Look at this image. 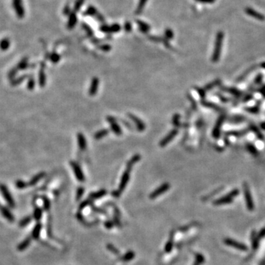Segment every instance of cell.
Returning a JSON list of instances; mask_svg holds the SVG:
<instances>
[{
  "mask_svg": "<svg viewBox=\"0 0 265 265\" xmlns=\"http://www.w3.org/2000/svg\"><path fill=\"white\" fill-rule=\"evenodd\" d=\"M97 10L95 7L93 6H89L88 8V9L85 10V15H97Z\"/></svg>",
  "mask_w": 265,
  "mask_h": 265,
  "instance_id": "30",
  "label": "cell"
},
{
  "mask_svg": "<svg viewBox=\"0 0 265 265\" xmlns=\"http://www.w3.org/2000/svg\"><path fill=\"white\" fill-rule=\"evenodd\" d=\"M246 132H247L246 130H245V131H233V132H228V134L233 136H242V135L246 133Z\"/></svg>",
  "mask_w": 265,
  "mask_h": 265,
  "instance_id": "42",
  "label": "cell"
},
{
  "mask_svg": "<svg viewBox=\"0 0 265 265\" xmlns=\"http://www.w3.org/2000/svg\"><path fill=\"white\" fill-rule=\"evenodd\" d=\"M10 46V41L8 38H4L0 41V49L2 51H5L8 50Z\"/></svg>",
  "mask_w": 265,
  "mask_h": 265,
  "instance_id": "24",
  "label": "cell"
},
{
  "mask_svg": "<svg viewBox=\"0 0 265 265\" xmlns=\"http://www.w3.org/2000/svg\"><path fill=\"white\" fill-rule=\"evenodd\" d=\"M138 25H139V29H140V31H142V33H148L149 32V30L150 29V25L147 23H145V22H142V21L140 20H137L136 21Z\"/></svg>",
  "mask_w": 265,
  "mask_h": 265,
  "instance_id": "21",
  "label": "cell"
},
{
  "mask_svg": "<svg viewBox=\"0 0 265 265\" xmlns=\"http://www.w3.org/2000/svg\"><path fill=\"white\" fill-rule=\"evenodd\" d=\"M35 85H36V81H35V79L34 77H33V74H31V75L29 77L28 81H27V89L29 91H33L34 89Z\"/></svg>",
  "mask_w": 265,
  "mask_h": 265,
  "instance_id": "25",
  "label": "cell"
},
{
  "mask_svg": "<svg viewBox=\"0 0 265 265\" xmlns=\"http://www.w3.org/2000/svg\"><path fill=\"white\" fill-rule=\"evenodd\" d=\"M225 90L226 91L230 92V93H231L232 95H235V96H240V95H241V91H239V90L236 89V88H225Z\"/></svg>",
  "mask_w": 265,
  "mask_h": 265,
  "instance_id": "39",
  "label": "cell"
},
{
  "mask_svg": "<svg viewBox=\"0 0 265 265\" xmlns=\"http://www.w3.org/2000/svg\"><path fill=\"white\" fill-rule=\"evenodd\" d=\"M44 176H45V172H39V173H38L37 175L33 176L32 178H31V180L27 183V184H28L29 186H35V185L37 184L40 180H41Z\"/></svg>",
  "mask_w": 265,
  "mask_h": 265,
  "instance_id": "14",
  "label": "cell"
},
{
  "mask_svg": "<svg viewBox=\"0 0 265 265\" xmlns=\"http://www.w3.org/2000/svg\"><path fill=\"white\" fill-rule=\"evenodd\" d=\"M131 169H132L131 167H127L126 170H125V172L122 174L121 181H120L119 187V189H118V191H119L120 193L125 189V188L126 187L127 184H128L129 179H130V171H131Z\"/></svg>",
  "mask_w": 265,
  "mask_h": 265,
  "instance_id": "3",
  "label": "cell"
},
{
  "mask_svg": "<svg viewBox=\"0 0 265 265\" xmlns=\"http://www.w3.org/2000/svg\"><path fill=\"white\" fill-rule=\"evenodd\" d=\"M261 79H262V75H261V74H260V75L258 76V77L256 78V83H259V82H260L261 81Z\"/></svg>",
  "mask_w": 265,
  "mask_h": 265,
  "instance_id": "55",
  "label": "cell"
},
{
  "mask_svg": "<svg viewBox=\"0 0 265 265\" xmlns=\"http://www.w3.org/2000/svg\"><path fill=\"white\" fill-rule=\"evenodd\" d=\"M0 212H1V214L4 216L5 219H8L9 222H14V217H13V214L10 213V212L8 210V208H7L6 207L3 206L1 203H0Z\"/></svg>",
  "mask_w": 265,
  "mask_h": 265,
  "instance_id": "8",
  "label": "cell"
},
{
  "mask_svg": "<svg viewBox=\"0 0 265 265\" xmlns=\"http://www.w3.org/2000/svg\"><path fill=\"white\" fill-rule=\"evenodd\" d=\"M41 228H42V225L40 222H38L37 224L35 225L34 228H33V232H32V238L34 239H38L39 238L40 233H41Z\"/></svg>",
  "mask_w": 265,
  "mask_h": 265,
  "instance_id": "17",
  "label": "cell"
},
{
  "mask_svg": "<svg viewBox=\"0 0 265 265\" xmlns=\"http://www.w3.org/2000/svg\"><path fill=\"white\" fill-rule=\"evenodd\" d=\"M77 140L80 148H81L82 150H85L86 149V140H85L84 135L81 133V132H79L77 134Z\"/></svg>",
  "mask_w": 265,
  "mask_h": 265,
  "instance_id": "19",
  "label": "cell"
},
{
  "mask_svg": "<svg viewBox=\"0 0 265 265\" xmlns=\"http://www.w3.org/2000/svg\"><path fill=\"white\" fill-rule=\"evenodd\" d=\"M224 34L222 32L217 33V37H216L215 45H214V50L213 52V55L212 57V61L214 63L217 62L219 60L221 55V50H222V45Z\"/></svg>",
  "mask_w": 265,
  "mask_h": 265,
  "instance_id": "1",
  "label": "cell"
},
{
  "mask_svg": "<svg viewBox=\"0 0 265 265\" xmlns=\"http://www.w3.org/2000/svg\"><path fill=\"white\" fill-rule=\"evenodd\" d=\"M32 220H33L32 217H27L25 218H23V219L20 221V222H19V226L22 228L25 227V226H27V225H29V223L32 222Z\"/></svg>",
  "mask_w": 265,
  "mask_h": 265,
  "instance_id": "26",
  "label": "cell"
},
{
  "mask_svg": "<svg viewBox=\"0 0 265 265\" xmlns=\"http://www.w3.org/2000/svg\"><path fill=\"white\" fill-rule=\"evenodd\" d=\"M100 30L102 31V32L106 33H111V29H110V26L106 25V24H103V25H102V27H100Z\"/></svg>",
  "mask_w": 265,
  "mask_h": 265,
  "instance_id": "45",
  "label": "cell"
},
{
  "mask_svg": "<svg viewBox=\"0 0 265 265\" xmlns=\"http://www.w3.org/2000/svg\"><path fill=\"white\" fill-rule=\"evenodd\" d=\"M43 68H44V64H42V67H41V69L39 70L38 73V83L41 87H43L46 84V74H45L44 71H43Z\"/></svg>",
  "mask_w": 265,
  "mask_h": 265,
  "instance_id": "12",
  "label": "cell"
},
{
  "mask_svg": "<svg viewBox=\"0 0 265 265\" xmlns=\"http://www.w3.org/2000/svg\"><path fill=\"white\" fill-rule=\"evenodd\" d=\"M169 189H170V184H167V183H165V184H162L161 186H160V187H158L156 190H155L153 193H151L150 196V197L151 199L156 198L157 197L159 196V195L163 194V192L167 191Z\"/></svg>",
  "mask_w": 265,
  "mask_h": 265,
  "instance_id": "5",
  "label": "cell"
},
{
  "mask_svg": "<svg viewBox=\"0 0 265 265\" xmlns=\"http://www.w3.org/2000/svg\"><path fill=\"white\" fill-rule=\"evenodd\" d=\"M245 13H246L247 14H248L249 15H250V16L253 17V18L258 19V20L259 21H264L265 19V17L262 14L258 13L256 10L252 9V8H245Z\"/></svg>",
  "mask_w": 265,
  "mask_h": 265,
  "instance_id": "10",
  "label": "cell"
},
{
  "mask_svg": "<svg viewBox=\"0 0 265 265\" xmlns=\"http://www.w3.org/2000/svg\"><path fill=\"white\" fill-rule=\"evenodd\" d=\"M165 36L166 38H168V39H172L174 37V33L172 32V29H167L165 30Z\"/></svg>",
  "mask_w": 265,
  "mask_h": 265,
  "instance_id": "41",
  "label": "cell"
},
{
  "mask_svg": "<svg viewBox=\"0 0 265 265\" xmlns=\"http://www.w3.org/2000/svg\"><path fill=\"white\" fill-rule=\"evenodd\" d=\"M261 66L262 68H264V69H265V62H264V63H262V64H261Z\"/></svg>",
  "mask_w": 265,
  "mask_h": 265,
  "instance_id": "57",
  "label": "cell"
},
{
  "mask_svg": "<svg viewBox=\"0 0 265 265\" xmlns=\"http://www.w3.org/2000/svg\"><path fill=\"white\" fill-rule=\"evenodd\" d=\"M64 13L65 15H69L71 13V10H70V8H69V5H66V6L65 7V8H64Z\"/></svg>",
  "mask_w": 265,
  "mask_h": 265,
  "instance_id": "51",
  "label": "cell"
},
{
  "mask_svg": "<svg viewBox=\"0 0 265 265\" xmlns=\"http://www.w3.org/2000/svg\"><path fill=\"white\" fill-rule=\"evenodd\" d=\"M224 119H225V117L223 116H220V117L218 119L217 123H216L215 126H214V128L213 132H212V136H213L214 138L217 139V138L219 137V134H220V129H221V127H222L223 121H224Z\"/></svg>",
  "mask_w": 265,
  "mask_h": 265,
  "instance_id": "7",
  "label": "cell"
},
{
  "mask_svg": "<svg viewBox=\"0 0 265 265\" xmlns=\"http://www.w3.org/2000/svg\"><path fill=\"white\" fill-rule=\"evenodd\" d=\"M125 30L126 31V32H128V33H129V32H130V31H131V29H132V25H131V23H130V22H127L125 24Z\"/></svg>",
  "mask_w": 265,
  "mask_h": 265,
  "instance_id": "49",
  "label": "cell"
},
{
  "mask_svg": "<svg viewBox=\"0 0 265 265\" xmlns=\"http://www.w3.org/2000/svg\"><path fill=\"white\" fill-rule=\"evenodd\" d=\"M108 132H109L108 130H105V129H104V130H99V131L96 132V134L95 135V138L96 139H102V138L105 136L106 135H108Z\"/></svg>",
  "mask_w": 265,
  "mask_h": 265,
  "instance_id": "29",
  "label": "cell"
},
{
  "mask_svg": "<svg viewBox=\"0 0 265 265\" xmlns=\"http://www.w3.org/2000/svg\"><path fill=\"white\" fill-rule=\"evenodd\" d=\"M28 76H29L28 74H24V75L19 77L14 78V79L12 80L11 82H10V85H11L12 86H16V85H20L24 80H26L27 77H29Z\"/></svg>",
  "mask_w": 265,
  "mask_h": 265,
  "instance_id": "20",
  "label": "cell"
},
{
  "mask_svg": "<svg viewBox=\"0 0 265 265\" xmlns=\"http://www.w3.org/2000/svg\"><path fill=\"white\" fill-rule=\"evenodd\" d=\"M219 81L213 82V83H210V84L207 85L206 86H205V90H210V89H212V88H213V87L215 86V85H217L218 84H219Z\"/></svg>",
  "mask_w": 265,
  "mask_h": 265,
  "instance_id": "46",
  "label": "cell"
},
{
  "mask_svg": "<svg viewBox=\"0 0 265 265\" xmlns=\"http://www.w3.org/2000/svg\"><path fill=\"white\" fill-rule=\"evenodd\" d=\"M27 67H28V60H27V57L22 59V60H21V61L19 62L16 66L17 69H18L19 71V70H24V69H27Z\"/></svg>",
  "mask_w": 265,
  "mask_h": 265,
  "instance_id": "22",
  "label": "cell"
},
{
  "mask_svg": "<svg viewBox=\"0 0 265 265\" xmlns=\"http://www.w3.org/2000/svg\"><path fill=\"white\" fill-rule=\"evenodd\" d=\"M83 3H84V0H77V1L75 2V4H74V11L77 12L78 10L81 9V6L83 5Z\"/></svg>",
  "mask_w": 265,
  "mask_h": 265,
  "instance_id": "38",
  "label": "cell"
},
{
  "mask_svg": "<svg viewBox=\"0 0 265 265\" xmlns=\"http://www.w3.org/2000/svg\"><path fill=\"white\" fill-rule=\"evenodd\" d=\"M245 198H246L247 203L248 204L249 206L252 205V200H251V196L250 191H249L248 187L247 186V185H245Z\"/></svg>",
  "mask_w": 265,
  "mask_h": 265,
  "instance_id": "28",
  "label": "cell"
},
{
  "mask_svg": "<svg viewBox=\"0 0 265 265\" xmlns=\"http://www.w3.org/2000/svg\"><path fill=\"white\" fill-rule=\"evenodd\" d=\"M98 85H99V80L98 78L94 77L92 79L91 84V87L89 89V95L91 96H94L96 95L97 93V89H98Z\"/></svg>",
  "mask_w": 265,
  "mask_h": 265,
  "instance_id": "15",
  "label": "cell"
},
{
  "mask_svg": "<svg viewBox=\"0 0 265 265\" xmlns=\"http://www.w3.org/2000/svg\"><path fill=\"white\" fill-rule=\"evenodd\" d=\"M77 22V19L75 12H72L69 15V19L68 21V28L72 29L75 26Z\"/></svg>",
  "mask_w": 265,
  "mask_h": 265,
  "instance_id": "18",
  "label": "cell"
},
{
  "mask_svg": "<svg viewBox=\"0 0 265 265\" xmlns=\"http://www.w3.org/2000/svg\"><path fill=\"white\" fill-rule=\"evenodd\" d=\"M60 56L58 55V54H57L56 52H54V53H52L51 55H50V60H51V61L52 63H57L60 60Z\"/></svg>",
  "mask_w": 265,
  "mask_h": 265,
  "instance_id": "36",
  "label": "cell"
},
{
  "mask_svg": "<svg viewBox=\"0 0 265 265\" xmlns=\"http://www.w3.org/2000/svg\"><path fill=\"white\" fill-rule=\"evenodd\" d=\"M247 150H248L252 155H253V156H257L258 155V151L256 150V149L255 147H253V145H251V144H247Z\"/></svg>",
  "mask_w": 265,
  "mask_h": 265,
  "instance_id": "40",
  "label": "cell"
},
{
  "mask_svg": "<svg viewBox=\"0 0 265 265\" xmlns=\"http://www.w3.org/2000/svg\"><path fill=\"white\" fill-rule=\"evenodd\" d=\"M147 0H139V4H138V7L136 10L135 13L136 15H139L142 13L143 10H144V7H145L146 3H147Z\"/></svg>",
  "mask_w": 265,
  "mask_h": 265,
  "instance_id": "23",
  "label": "cell"
},
{
  "mask_svg": "<svg viewBox=\"0 0 265 265\" xmlns=\"http://www.w3.org/2000/svg\"><path fill=\"white\" fill-rule=\"evenodd\" d=\"M31 241H32V236L27 237L23 242H21V243L18 245V247H17V250L19 251L25 250L26 249L29 247V245L31 244Z\"/></svg>",
  "mask_w": 265,
  "mask_h": 265,
  "instance_id": "13",
  "label": "cell"
},
{
  "mask_svg": "<svg viewBox=\"0 0 265 265\" xmlns=\"http://www.w3.org/2000/svg\"><path fill=\"white\" fill-rule=\"evenodd\" d=\"M83 191H84V189H83V188H79V189H78L77 191V199H79L81 197V195L83 194Z\"/></svg>",
  "mask_w": 265,
  "mask_h": 265,
  "instance_id": "52",
  "label": "cell"
},
{
  "mask_svg": "<svg viewBox=\"0 0 265 265\" xmlns=\"http://www.w3.org/2000/svg\"><path fill=\"white\" fill-rule=\"evenodd\" d=\"M129 116L131 118V119L134 122H135L136 125L138 130H139V131H143V130H144V129H145V125H144V122H143L142 120H140L139 118L132 114H130L129 115Z\"/></svg>",
  "mask_w": 265,
  "mask_h": 265,
  "instance_id": "16",
  "label": "cell"
},
{
  "mask_svg": "<svg viewBox=\"0 0 265 265\" xmlns=\"http://www.w3.org/2000/svg\"><path fill=\"white\" fill-rule=\"evenodd\" d=\"M99 49L104 52H108V51H110V50H111V46H110V45H108V44H104V45H102V46H99Z\"/></svg>",
  "mask_w": 265,
  "mask_h": 265,
  "instance_id": "47",
  "label": "cell"
},
{
  "mask_svg": "<svg viewBox=\"0 0 265 265\" xmlns=\"http://www.w3.org/2000/svg\"><path fill=\"white\" fill-rule=\"evenodd\" d=\"M251 129H252L253 131H254V132H256V136H257L259 137V139H263L262 134L261 133V132L259 131V130H258V129L256 128V126H254V125H253V126H251Z\"/></svg>",
  "mask_w": 265,
  "mask_h": 265,
  "instance_id": "44",
  "label": "cell"
},
{
  "mask_svg": "<svg viewBox=\"0 0 265 265\" xmlns=\"http://www.w3.org/2000/svg\"><path fill=\"white\" fill-rule=\"evenodd\" d=\"M71 166L72 167L73 171H74V175L76 176V178L79 181H84L85 177L83 175V172L82 171L81 168L80 167V166L76 163V162L71 161Z\"/></svg>",
  "mask_w": 265,
  "mask_h": 265,
  "instance_id": "4",
  "label": "cell"
},
{
  "mask_svg": "<svg viewBox=\"0 0 265 265\" xmlns=\"http://www.w3.org/2000/svg\"><path fill=\"white\" fill-rule=\"evenodd\" d=\"M41 216H42V210H41V208H36L34 211V214H33V218L36 221H38L41 218Z\"/></svg>",
  "mask_w": 265,
  "mask_h": 265,
  "instance_id": "31",
  "label": "cell"
},
{
  "mask_svg": "<svg viewBox=\"0 0 265 265\" xmlns=\"http://www.w3.org/2000/svg\"><path fill=\"white\" fill-rule=\"evenodd\" d=\"M179 119H180V116L178 114H175L173 117V120H172V122L175 126H178L179 125Z\"/></svg>",
  "mask_w": 265,
  "mask_h": 265,
  "instance_id": "48",
  "label": "cell"
},
{
  "mask_svg": "<svg viewBox=\"0 0 265 265\" xmlns=\"http://www.w3.org/2000/svg\"><path fill=\"white\" fill-rule=\"evenodd\" d=\"M107 192V191H105V190L102 189L101 190V191H97V192L95 193V194H92L91 195V198H92L93 199H97V198H101V197L104 196L105 194V193Z\"/></svg>",
  "mask_w": 265,
  "mask_h": 265,
  "instance_id": "34",
  "label": "cell"
},
{
  "mask_svg": "<svg viewBox=\"0 0 265 265\" xmlns=\"http://www.w3.org/2000/svg\"><path fill=\"white\" fill-rule=\"evenodd\" d=\"M13 6L16 11L17 15L19 17H22L24 15V10L22 5V0H13Z\"/></svg>",
  "mask_w": 265,
  "mask_h": 265,
  "instance_id": "11",
  "label": "cell"
},
{
  "mask_svg": "<svg viewBox=\"0 0 265 265\" xmlns=\"http://www.w3.org/2000/svg\"><path fill=\"white\" fill-rule=\"evenodd\" d=\"M42 199L43 202V208H44V210L48 211L50 208V200H49V199L47 198H46V197H42Z\"/></svg>",
  "mask_w": 265,
  "mask_h": 265,
  "instance_id": "37",
  "label": "cell"
},
{
  "mask_svg": "<svg viewBox=\"0 0 265 265\" xmlns=\"http://www.w3.org/2000/svg\"><path fill=\"white\" fill-rule=\"evenodd\" d=\"M261 93H262L263 96L265 97V86L264 87V88H262V89H261Z\"/></svg>",
  "mask_w": 265,
  "mask_h": 265,
  "instance_id": "56",
  "label": "cell"
},
{
  "mask_svg": "<svg viewBox=\"0 0 265 265\" xmlns=\"http://www.w3.org/2000/svg\"><path fill=\"white\" fill-rule=\"evenodd\" d=\"M140 158H141V156H139V154L135 155V156L132 157L131 159H130V161L128 162V164H127V167H131V168H132V166L135 164V163H136V162L139 161V160H140Z\"/></svg>",
  "mask_w": 265,
  "mask_h": 265,
  "instance_id": "27",
  "label": "cell"
},
{
  "mask_svg": "<svg viewBox=\"0 0 265 265\" xmlns=\"http://www.w3.org/2000/svg\"><path fill=\"white\" fill-rule=\"evenodd\" d=\"M15 186H16V188H18L19 189H25L27 186H28V184H27V183L24 182L23 181L19 180L15 182Z\"/></svg>",
  "mask_w": 265,
  "mask_h": 265,
  "instance_id": "33",
  "label": "cell"
},
{
  "mask_svg": "<svg viewBox=\"0 0 265 265\" xmlns=\"http://www.w3.org/2000/svg\"><path fill=\"white\" fill-rule=\"evenodd\" d=\"M108 121L110 122V125H111V128H112V130L114 131V133L116 134V135H118V136L121 135L122 134L121 128H120L119 125L116 122V121H115L114 117H111V116H108Z\"/></svg>",
  "mask_w": 265,
  "mask_h": 265,
  "instance_id": "9",
  "label": "cell"
},
{
  "mask_svg": "<svg viewBox=\"0 0 265 265\" xmlns=\"http://www.w3.org/2000/svg\"><path fill=\"white\" fill-rule=\"evenodd\" d=\"M196 1L203 3H213L215 2V0H196Z\"/></svg>",
  "mask_w": 265,
  "mask_h": 265,
  "instance_id": "53",
  "label": "cell"
},
{
  "mask_svg": "<svg viewBox=\"0 0 265 265\" xmlns=\"http://www.w3.org/2000/svg\"><path fill=\"white\" fill-rule=\"evenodd\" d=\"M83 27L85 29V30L86 31L87 33H88V35L91 36L92 33H92L91 29V27H89V26H88V25H87V24H83Z\"/></svg>",
  "mask_w": 265,
  "mask_h": 265,
  "instance_id": "50",
  "label": "cell"
},
{
  "mask_svg": "<svg viewBox=\"0 0 265 265\" xmlns=\"http://www.w3.org/2000/svg\"><path fill=\"white\" fill-rule=\"evenodd\" d=\"M0 191H1L2 194L3 198H5V200H6L7 203L8 204V205L12 208H14L15 207V202L13 200V197H12L11 194L7 188L6 186H5L4 184H0Z\"/></svg>",
  "mask_w": 265,
  "mask_h": 265,
  "instance_id": "2",
  "label": "cell"
},
{
  "mask_svg": "<svg viewBox=\"0 0 265 265\" xmlns=\"http://www.w3.org/2000/svg\"><path fill=\"white\" fill-rule=\"evenodd\" d=\"M177 132H178V130H177V129H174V130H172V131L169 132L168 135L163 138V139L161 140V142H160V146H161V147H164V146L167 145V144H168L169 143H170L171 141L175 138V136L177 134Z\"/></svg>",
  "mask_w": 265,
  "mask_h": 265,
  "instance_id": "6",
  "label": "cell"
},
{
  "mask_svg": "<svg viewBox=\"0 0 265 265\" xmlns=\"http://www.w3.org/2000/svg\"><path fill=\"white\" fill-rule=\"evenodd\" d=\"M19 70L17 69L16 67L13 68V69H11L9 71V72H8V79L10 80V81H12V80H13L15 78V77L16 76L17 73H18Z\"/></svg>",
  "mask_w": 265,
  "mask_h": 265,
  "instance_id": "32",
  "label": "cell"
},
{
  "mask_svg": "<svg viewBox=\"0 0 265 265\" xmlns=\"http://www.w3.org/2000/svg\"><path fill=\"white\" fill-rule=\"evenodd\" d=\"M203 105H205V107L211 108H214V109H217V110L219 109V107L216 105H214L213 103H211V102H203Z\"/></svg>",
  "mask_w": 265,
  "mask_h": 265,
  "instance_id": "43",
  "label": "cell"
},
{
  "mask_svg": "<svg viewBox=\"0 0 265 265\" xmlns=\"http://www.w3.org/2000/svg\"><path fill=\"white\" fill-rule=\"evenodd\" d=\"M111 33H118L121 30V26L119 24H114L110 26Z\"/></svg>",
  "mask_w": 265,
  "mask_h": 265,
  "instance_id": "35",
  "label": "cell"
},
{
  "mask_svg": "<svg viewBox=\"0 0 265 265\" xmlns=\"http://www.w3.org/2000/svg\"><path fill=\"white\" fill-rule=\"evenodd\" d=\"M198 91L199 94H200V95L202 97H203L204 96H205V91H203V90H200V89H199V88H198Z\"/></svg>",
  "mask_w": 265,
  "mask_h": 265,
  "instance_id": "54",
  "label": "cell"
}]
</instances>
